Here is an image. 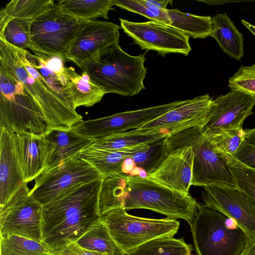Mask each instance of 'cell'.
I'll return each instance as SVG.
<instances>
[{
  "label": "cell",
  "instance_id": "obj_1",
  "mask_svg": "<svg viewBox=\"0 0 255 255\" xmlns=\"http://www.w3.org/2000/svg\"><path fill=\"white\" fill-rule=\"evenodd\" d=\"M198 203L184 194L138 175L125 174L103 179L99 198L100 214L114 208L145 209L167 218L186 221L191 226Z\"/></svg>",
  "mask_w": 255,
  "mask_h": 255
},
{
  "label": "cell",
  "instance_id": "obj_2",
  "mask_svg": "<svg viewBox=\"0 0 255 255\" xmlns=\"http://www.w3.org/2000/svg\"><path fill=\"white\" fill-rule=\"evenodd\" d=\"M103 177L84 184L43 206L42 242L56 255L101 221L99 198Z\"/></svg>",
  "mask_w": 255,
  "mask_h": 255
},
{
  "label": "cell",
  "instance_id": "obj_3",
  "mask_svg": "<svg viewBox=\"0 0 255 255\" xmlns=\"http://www.w3.org/2000/svg\"><path fill=\"white\" fill-rule=\"evenodd\" d=\"M0 63L20 82L41 110L48 130L71 128L83 121L72 102L57 93L33 65L30 52L0 39Z\"/></svg>",
  "mask_w": 255,
  "mask_h": 255
},
{
  "label": "cell",
  "instance_id": "obj_4",
  "mask_svg": "<svg viewBox=\"0 0 255 255\" xmlns=\"http://www.w3.org/2000/svg\"><path fill=\"white\" fill-rule=\"evenodd\" d=\"M146 52L137 56L124 51L119 43L111 47L96 63L83 71L106 93L131 97L144 89Z\"/></svg>",
  "mask_w": 255,
  "mask_h": 255
},
{
  "label": "cell",
  "instance_id": "obj_5",
  "mask_svg": "<svg viewBox=\"0 0 255 255\" xmlns=\"http://www.w3.org/2000/svg\"><path fill=\"white\" fill-rule=\"evenodd\" d=\"M169 145L191 146L193 150L191 185H215L237 188L230 157L217 149L198 127L171 135Z\"/></svg>",
  "mask_w": 255,
  "mask_h": 255
},
{
  "label": "cell",
  "instance_id": "obj_6",
  "mask_svg": "<svg viewBox=\"0 0 255 255\" xmlns=\"http://www.w3.org/2000/svg\"><path fill=\"white\" fill-rule=\"evenodd\" d=\"M190 227L196 255H241L250 240L234 220L200 203Z\"/></svg>",
  "mask_w": 255,
  "mask_h": 255
},
{
  "label": "cell",
  "instance_id": "obj_7",
  "mask_svg": "<svg viewBox=\"0 0 255 255\" xmlns=\"http://www.w3.org/2000/svg\"><path fill=\"white\" fill-rule=\"evenodd\" d=\"M0 128L15 133L43 135L47 126L42 111L22 84L0 63Z\"/></svg>",
  "mask_w": 255,
  "mask_h": 255
},
{
  "label": "cell",
  "instance_id": "obj_8",
  "mask_svg": "<svg viewBox=\"0 0 255 255\" xmlns=\"http://www.w3.org/2000/svg\"><path fill=\"white\" fill-rule=\"evenodd\" d=\"M101 221L124 253L156 238L173 237L180 226L176 219L136 217L122 208H114L102 213Z\"/></svg>",
  "mask_w": 255,
  "mask_h": 255
},
{
  "label": "cell",
  "instance_id": "obj_9",
  "mask_svg": "<svg viewBox=\"0 0 255 255\" xmlns=\"http://www.w3.org/2000/svg\"><path fill=\"white\" fill-rule=\"evenodd\" d=\"M83 21L62 12L55 3L32 21L29 49L66 61L65 55Z\"/></svg>",
  "mask_w": 255,
  "mask_h": 255
},
{
  "label": "cell",
  "instance_id": "obj_10",
  "mask_svg": "<svg viewBox=\"0 0 255 255\" xmlns=\"http://www.w3.org/2000/svg\"><path fill=\"white\" fill-rule=\"evenodd\" d=\"M101 177L99 172L79 154L55 167L44 170L34 179L29 195L44 206L79 186Z\"/></svg>",
  "mask_w": 255,
  "mask_h": 255
},
{
  "label": "cell",
  "instance_id": "obj_11",
  "mask_svg": "<svg viewBox=\"0 0 255 255\" xmlns=\"http://www.w3.org/2000/svg\"><path fill=\"white\" fill-rule=\"evenodd\" d=\"M27 183L0 207V237L17 235L42 242L43 206L29 195Z\"/></svg>",
  "mask_w": 255,
  "mask_h": 255
},
{
  "label": "cell",
  "instance_id": "obj_12",
  "mask_svg": "<svg viewBox=\"0 0 255 255\" xmlns=\"http://www.w3.org/2000/svg\"><path fill=\"white\" fill-rule=\"evenodd\" d=\"M121 28L108 21H83L65 55L66 60L83 71L97 62L111 47L119 43Z\"/></svg>",
  "mask_w": 255,
  "mask_h": 255
},
{
  "label": "cell",
  "instance_id": "obj_13",
  "mask_svg": "<svg viewBox=\"0 0 255 255\" xmlns=\"http://www.w3.org/2000/svg\"><path fill=\"white\" fill-rule=\"evenodd\" d=\"M119 19L124 32L142 50H153L162 57L169 53L187 56L192 50L190 37L169 25L151 20L135 22Z\"/></svg>",
  "mask_w": 255,
  "mask_h": 255
},
{
  "label": "cell",
  "instance_id": "obj_14",
  "mask_svg": "<svg viewBox=\"0 0 255 255\" xmlns=\"http://www.w3.org/2000/svg\"><path fill=\"white\" fill-rule=\"evenodd\" d=\"M187 100L177 101L144 109L127 111L111 116L83 121L72 128L77 132L95 139L113 134L135 129L184 104Z\"/></svg>",
  "mask_w": 255,
  "mask_h": 255
},
{
  "label": "cell",
  "instance_id": "obj_15",
  "mask_svg": "<svg viewBox=\"0 0 255 255\" xmlns=\"http://www.w3.org/2000/svg\"><path fill=\"white\" fill-rule=\"evenodd\" d=\"M204 187V204L234 220L250 240H255V208L246 195L237 188L215 185Z\"/></svg>",
  "mask_w": 255,
  "mask_h": 255
},
{
  "label": "cell",
  "instance_id": "obj_16",
  "mask_svg": "<svg viewBox=\"0 0 255 255\" xmlns=\"http://www.w3.org/2000/svg\"><path fill=\"white\" fill-rule=\"evenodd\" d=\"M255 100L250 96L232 91L213 100L209 117L200 128L207 137L224 131L242 128L244 121L253 114Z\"/></svg>",
  "mask_w": 255,
  "mask_h": 255
},
{
  "label": "cell",
  "instance_id": "obj_17",
  "mask_svg": "<svg viewBox=\"0 0 255 255\" xmlns=\"http://www.w3.org/2000/svg\"><path fill=\"white\" fill-rule=\"evenodd\" d=\"M213 100L208 94L187 100L184 104L144 125L137 129H164L169 132L170 136L190 128H200L209 117Z\"/></svg>",
  "mask_w": 255,
  "mask_h": 255
},
{
  "label": "cell",
  "instance_id": "obj_18",
  "mask_svg": "<svg viewBox=\"0 0 255 255\" xmlns=\"http://www.w3.org/2000/svg\"><path fill=\"white\" fill-rule=\"evenodd\" d=\"M167 155L161 164L146 177L177 191L189 194L193 156L192 147L167 143Z\"/></svg>",
  "mask_w": 255,
  "mask_h": 255
},
{
  "label": "cell",
  "instance_id": "obj_19",
  "mask_svg": "<svg viewBox=\"0 0 255 255\" xmlns=\"http://www.w3.org/2000/svg\"><path fill=\"white\" fill-rule=\"evenodd\" d=\"M0 207L25 183L15 133L0 128Z\"/></svg>",
  "mask_w": 255,
  "mask_h": 255
},
{
  "label": "cell",
  "instance_id": "obj_20",
  "mask_svg": "<svg viewBox=\"0 0 255 255\" xmlns=\"http://www.w3.org/2000/svg\"><path fill=\"white\" fill-rule=\"evenodd\" d=\"M44 135L47 142L48 152L45 169L55 167L77 156L95 140L77 132L72 128L49 130Z\"/></svg>",
  "mask_w": 255,
  "mask_h": 255
},
{
  "label": "cell",
  "instance_id": "obj_21",
  "mask_svg": "<svg viewBox=\"0 0 255 255\" xmlns=\"http://www.w3.org/2000/svg\"><path fill=\"white\" fill-rule=\"evenodd\" d=\"M15 142L24 182L28 183L46 168L47 142L44 134L24 132L15 133Z\"/></svg>",
  "mask_w": 255,
  "mask_h": 255
},
{
  "label": "cell",
  "instance_id": "obj_22",
  "mask_svg": "<svg viewBox=\"0 0 255 255\" xmlns=\"http://www.w3.org/2000/svg\"><path fill=\"white\" fill-rule=\"evenodd\" d=\"M147 144L119 150H104L90 146L79 154V157L90 163L105 178L125 174L124 167L126 162Z\"/></svg>",
  "mask_w": 255,
  "mask_h": 255
},
{
  "label": "cell",
  "instance_id": "obj_23",
  "mask_svg": "<svg viewBox=\"0 0 255 255\" xmlns=\"http://www.w3.org/2000/svg\"><path fill=\"white\" fill-rule=\"evenodd\" d=\"M63 73L66 78V90L76 109L81 106L92 107L101 101L106 94L85 72L79 74L70 66L65 67Z\"/></svg>",
  "mask_w": 255,
  "mask_h": 255
},
{
  "label": "cell",
  "instance_id": "obj_24",
  "mask_svg": "<svg viewBox=\"0 0 255 255\" xmlns=\"http://www.w3.org/2000/svg\"><path fill=\"white\" fill-rule=\"evenodd\" d=\"M210 36L230 57L240 60L244 56L243 35L226 13H218L212 17Z\"/></svg>",
  "mask_w": 255,
  "mask_h": 255
},
{
  "label": "cell",
  "instance_id": "obj_25",
  "mask_svg": "<svg viewBox=\"0 0 255 255\" xmlns=\"http://www.w3.org/2000/svg\"><path fill=\"white\" fill-rule=\"evenodd\" d=\"M169 136V132L164 129L139 130L135 129L96 139L90 146L104 150H119L149 144Z\"/></svg>",
  "mask_w": 255,
  "mask_h": 255
},
{
  "label": "cell",
  "instance_id": "obj_26",
  "mask_svg": "<svg viewBox=\"0 0 255 255\" xmlns=\"http://www.w3.org/2000/svg\"><path fill=\"white\" fill-rule=\"evenodd\" d=\"M56 4L62 12L82 21L109 19V11L114 10L112 0H62Z\"/></svg>",
  "mask_w": 255,
  "mask_h": 255
},
{
  "label": "cell",
  "instance_id": "obj_27",
  "mask_svg": "<svg viewBox=\"0 0 255 255\" xmlns=\"http://www.w3.org/2000/svg\"><path fill=\"white\" fill-rule=\"evenodd\" d=\"M170 26L189 37L205 38L210 36L212 30V17L200 16L183 12L177 8L167 9Z\"/></svg>",
  "mask_w": 255,
  "mask_h": 255
},
{
  "label": "cell",
  "instance_id": "obj_28",
  "mask_svg": "<svg viewBox=\"0 0 255 255\" xmlns=\"http://www.w3.org/2000/svg\"><path fill=\"white\" fill-rule=\"evenodd\" d=\"M192 250V246L182 238L164 237L149 241L123 255H191Z\"/></svg>",
  "mask_w": 255,
  "mask_h": 255
},
{
  "label": "cell",
  "instance_id": "obj_29",
  "mask_svg": "<svg viewBox=\"0 0 255 255\" xmlns=\"http://www.w3.org/2000/svg\"><path fill=\"white\" fill-rule=\"evenodd\" d=\"M166 138L147 144L128 159L135 175L146 176L158 167L167 155Z\"/></svg>",
  "mask_w": 255,
  "mask_h": 255
},
{
  "label": "cell",
  "instance_id": "obj_30",
  "mask_svg": "<svg viewBox=\"0 0 255 255\" xmlns=\"http://www.w3.org/2000/svg\"><path fill=\"white\" fill-rule=\"evenodd\" d=\"M55 3L53 0H12L0 11V27L13 18L33 20Z\"/></svg>",
  "mask_w": 255,
  "mask_h": 255
},
{
  "label": "cell",
  "instance_id": "obj_31",
  "mask_svg": "<svg viewBox=\"0 0 255 255\" xmlns=\"http://www.w3.org/2000/svg\"><path fill=\"white\" fill-rule=\"evenodd\" d=\"M82 248L108 255H123L113 240L106 225L101 221L76 243Z\"/></svg>",
  "mask_w": 255,
  "mask_h": 255
},
{
  "label": "cell",
  "instance_id": "obj_32",
  "mask_svg": "<svg viewBox=\"0 0 255 255\" xmlns=\"http://www.w3.org/2000/svg\"><path fill=\"white\" fill-rule=\"evenodd\" d=\"M0 255H54L43 243L17 235L0 237Z\"/></svg>",
  "mask_w": 255,
  "mask_h": 255
},
{
  "label": "cell",
  "instance_id": "obj_33",
  "mask_svg": "<svg viewBox=\"0 0 255 255\" xmlns=\"http://www.w3.org/2000/svg\"><path fill=\"white\" fill-rule=\"evenodd\" d=\"M32 20L13 18L0 27V39L18 49L30 45V28Z\"/></svg>",
  "mask_w": 255,
  "mask_h": 255
},
{
  "label": "cell",
  "instance_id": "obj_34",
  "mask_svg": "<svg viewBox=\"0 0 255 255\" xmlns=\"http://www.w3.org/2000/svg\"><path fill=\"white\" fill-rule=\"evenodd\" d=\"M230 162L238 188L244 192L255 208V169L230 157Z\"/></svg>",
  "mask_w": 255,
  "mask_h": 255
},
{
  "label": "cell",
  "instance_id": "obj_35",
  "mask_svg": "<svg viewBox=\"0 0 255 255\" xmlns=\"http://www.w3.org/2000/svg\"><path fill=\"white\" fill-rule=\"evenodd\" d=\"M208 138L220 151L234 157L245 139V130L243 128L227 130Z\"/></svg>",
  "mask_w": 255,
  "mask_h": 255
},
{
  "label": "cell",
  "instance_id": "obj_36",
  "mask_svg": "<svg viewBox=\"0 0 255 255\" xmlns=\"http://www.w3.org/2000/svg\"><path fill=\"white\" fill-rule=\"evenodd\" d=\"M114 5L139 14L151 21L170 25L171 21L166 10H159L147 6L139 0H112Z\"/></svg>",
  "mask_w": 255,
  "mask_h": 255
},
{
  "label": "cell",
  "instance_id": "obj_37",
  "mask_svg": "<svg viewBox=\"0 0 255 255\" xmlns=\"http://www.w3.org/2000/svg\"><path fill=\"white\" fill-rule=\"evenodd\" d=\"M228 86L231 90L248 95L255 100V64L241 66L229 78Z\"/></svg>",
  "mask_w": 255,
  "mask_h": 255
},
{
  "label": "cell",
  "instance_id": "obj_38",
  "mask_svg": "<svg viewBox=\"0 0 255 255\" xmlns=\"http://www.w3.org/2000/svg\"><path fill=\"white\" fill-rule=\"evenodd\" d=\"M234 157L242 164L255 169V144L245 139Z\"/></svg>",
  "mask_w": 255,
  "mask_h": 255
},
{
  "label": "cell",
  "instance_id": "obj_39",
  "mask_svg": "<svg viewBox=\"0 0 255 255\" xmlns=\"http://www.w3.org/2000/svg\"><path fill=\"white\" fill-rule=\"evenodd\" d=\"M56 255H108L86 250L76 243L70 245Z\"/></svg>",
  "mask_w": 255,
  "mask_h": 255
},
{
  "label": "cell",
  "instance_id": "obj_40",
  "mask_svg": "<svg viewBox=\"0 0 255 255\" xmlns=\"http://www.w3.org/2000/svg\"><path fill=\"white\" fill-rule=\"evenodd\" d=\"M143 4L159 10H166L168 4H172L171 0H139Z\"/></svg>",
  "mask_w": 255,
  "mask_h": 255
},
{
  "label": "cell",
  "instance_id": "obj_41",
  "mask_svg": "<svg viewBox=\"0 0 255 255\" xmlns=\"http://www.w3.org/2000/svg\"><path fill=\"white\" fill-rule=\"evenodd\" d=\"M241 255H255V240L249 241Z\"/></svg>",
  "mask_w": 255,
  "mask_h": 255
},
{
  "label": "cell",
  "instance_id": "obj_42",
  "mask_svg": "<svg viewBox=\"0 0 255 255\" xmlns=\"http://www.w3.org/2000/svg\"><path fill=\"white\" fill-rule=\"evenodd\" d=\"M245 139L255 144V128L245 130Z\"/></svg>",
  "mask_w": 255,
  "mask_h": 255
},
{
  "label": "cell",
  "instance_id": "obj_43",
  "mask_svg": "<svg viewBox=\"0 0 255 255\" xmlns=\"http://www.w3.org/2000/svg\"><path fill=\"white\" fill-rule=\"evenodd\" d=\"M241 22L245 25L255 36V26L251 24L247 21L242 19Z\"/></svg>",
  "mask_w": 255,
  "mask_h": 255
}]
</instances>
